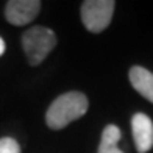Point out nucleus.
Returning a JSON list of instances; mask_svg holds the SVG:
<instances>
[{"instance_id": "f257e3e1", "label": "nucleus", "mask_w": 153, "mask_h": 153, "mask_svg": "<svg viewBox=\"0 0 153 153\" xmlns=\"http://www.w3.org/2000/svg\"><path fill=\"white\" fill-rule=\"evenodd\" d=\"M89 102L86 95L78 91L61 94L52 102L45 114V122L52 130H61L74 120L86 114Z\"/></svg>"}, {"instance_id": "f03ea898", "label": "nucleus", "mask_w": 153, "mask_h": 153, "mask_svg": "<svg viewBox=\"0 0 153 153\" xmlns=\"http://www.w3.org/2000/svg\"><path fill=\"white\" fill-rule=\"evenodd\" d=\"M22 47L27 61L31 66H38L56 47V36L47 27H31L22 34Z\"/></svg>"}, {"instance_id": "7ed1b4c3", "label": "nucleus", "mask_w": 153, "mask_h": 153, "mask_svg": "<svg viewBox=\"0 0 153 153\" xmlns=\"http://www.w3.org/2000/svg\"><path fill=\"white\" fill-rule=\"evenodd\" d=\"M116 2L113 0H86L81 5L83 25L91 33H100L111 24Z\"/></svg>"}, {"instance_id": "20e7f679", "label": "nucleus", "mask_w": 153, "mask_h": 153, "mask_svg": "<svg viewBox=\"0 0 153 153\" xmlns=\"http://www.w3.org/2000/svg\"><path fill=\"white\" fill-rule=\"evenodd\" d=\"M39 10V0H10L5 8V16L11 25L22 27L30 24L38 16Z\"/></svg>"}, {"instance_id": "39448f33", "label": "nucleus", "mask_w": 153, "mask_h": 153, "mask_svg": "<svg viewBox=\"0 0 153 153\" xmlns=\"http://www.w3.org/2000/svg\"><path fill=\"white\" fill-rule=\"evenodd\" d=\"M131 130L136 150L139 153H147L153 147V122L144 113H136L131 119Z\"/></svg>"}, {"instance_id": "423d86ee", "label": "nucleus", "mask_w": 153, "mask_h": 153, "mask_svg": "<svg viewBox=\"0 0 153 153\" xmlns=\"http://www.w3.org/2000/svg\"><path fill=\"white\" fill-rule=\"evenodd\" d=\"M130 83L144 99L153 103V74L145 67L133 66L128 72Z\"/></svg>"}, {"instance_id": "0eeeda50", "label": "nucleus", "mask_w": 153, "mask_h": 153, "mask_svg": "<svg viewBox=\"0 0 153 153\" xmlns=\"http://www.w3.org/2000/svg\"><path fill=\"white\" fill-rule=\"evenodd\" d=\"M119 139H120V130L116 125H106L103 133H102L99 153H123L117 147Z\"/></svg>"}, {"instance_id": "6e6552de", "label": "nucleus", "mask_w": 153, "mask_h": 153, "mask_svg": "<svg viewBox=\"0 0 153 153\" xmlns=\"http://www.w3.org/2000/svg\"><path fill=\"white\" fill-rule=\"evenodd\" d=\"M0 153H20L17 141L13 137H2L0 139Z\"/></svg>"}, {"instance_id": "1a4fd4ad", "label": "nucleus", "mask_w": 153, "mask_h": 153, "mask_svg": "<svg viewBox=\"0 0 153 153\" xmlns=\"http://www.w3.org/2000/svg\"><path fill=\"white\" fill-rule=\"evenodd\" d=\"M5 50H6V45H5V41L0 38V56H2V55L5 53Z\"/></svg>"}]
</instances>
